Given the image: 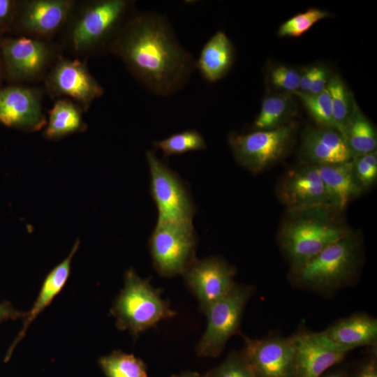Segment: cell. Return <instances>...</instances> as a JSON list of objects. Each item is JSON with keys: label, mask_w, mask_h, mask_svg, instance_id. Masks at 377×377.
Instances as JSON below:
<instances>
[{"label": "cell", "mask_w": 377, "mask_h": 377, "mask_svg": "<svg viewBox=\"0 0 377 377\" xmlns=\"http://www.w3.org/2000/svg\"><path fill=\"white\" fill-rule=\"evenodd\" d=\"M361 253L360 239L350 232L290 273V279L297 287L330 296L357 279Z\"/></svg>", "instance_id": "277c9868"}, {"label": "cell", "mask_w": 377, "mask_h": 377, "mask_svg": "<svg viewBox=\"0 0 377 377\" xmlns=\"http://www.w3.org/2000/svg\"><path fill=\"white\" fill-rule=\"evenodd\" d=\"M5 73L14 82L36 80L45 76L59 57L48 40L22 36L0 40Z\"/></svg>", "instance_id": "9c48e42d"}, {"label": "cell", "mask_w": 377, "mask_h": 377, "mask_svg": "<svg viewBox=\"0 0 377 377\" xmlns=\"http://www.w3.org/2000/svg\"><path fill=\"white\" fill-rule=\"evenodd\" d=\"M233 60L234 48L231 41L224 32L218 31L203 46L195 61V69L206 81L215 82L227 74Z\"/></svg>", "instance_id": "7402d4cb"}, {"label": "cell", "mask_w": 377, "mask_h": 377, "mask_svg": "<svg viewBox=\"0 0 377 377\" xmlns=\"http://www.w3.org/2000/svg\"><path fill=\"white\" fill-rule=\"evenodd\" d=\"M316 166L327 200L339 212L346 207L351 199L362 192L363 189L354 175L352 159L343 163Z\"/></svg>", "instance_id": "ffe728a7"}, {"label": "cell", "mask_w": 377, "mask_h": 377, "mask_svg": "<svg viewBox=\"0 0 377 377\" xmlns=\"http://www.w3.org/2000/svg\"><path fill=\"white\" fill-rule=\"evenodd\" d=\"M350 370L347 367H334L324 373L320 377H350Z\"/></svg>", "instance_id": "f35d334b"}, {"label": "cell", "mask_w": 377, "mask_h": 377, "mask_svg": "<svg viewBox=\"0 0 377 377\" xmlns=\"http://www.w3.org/2000/svg\"><path fill=\"white\" fill-rule=\"evenodd\" d=\"M279 235L280 246L290 264V273L300 269L334 242L351 232L330 206L289 211Z\"/></svg>", "instance_id": "3957f363"}, {"label": "cell", "mask_w": 377, "mask_h": 377, "mask_svg": "<svg viewBox=\"0 0 377 377\" xmlns=\"http://www.w3.org/2000/svg\"><path fill=\"white\" fill-rule=\"evenodd\" d=\"M79 245L80 240L77 239L68 256L46 276L32 308L28 312L24 313L22 328L8 349L6 361L8 360L14 348L24 337L29 325L51 303L65 286L71 274L72 258L77 252Z\"/></svg>", "instance_id": "44dd1931"}, {"label": "cell", "mask_w": 377, "mask_h": 377, "mask_svg": "<svg viewBox=\"0 0 377 377\" xmlns=\"http://www.w3.org/2000/svg\"><path fill=\"white\" fill-rule=\"evenodd\" d=\"M291 102L286 95L269 96L264 99L254 126L259 130H270L283 125L290 114Z\"/></svg>", "instance_id": "4316f807"}, {"label": "cell", "mask_w": 377, "mask_h": 377, "mask_svg": "<svg viewBox=\"0 0 377 377\" xmlns=\"http://www.w3.org/2000/svg\"><path fill=\"white\" fill-rule=\"evenodd\" d=\"M98 364L106 377H148L140 359L119 350L101 357Z\"/></svg>", "instance_id": "d4e9b609"}, {"label": "cell", "mask_w": 377, "mask_h": 377, "mask_svg": "<svg viewBox=\"0 0 377 377\" xmlns=\"http://www.w3.org/2000/svg\"><path fill=\"white\" fill-rule=\"evenodd\" d=\"M300 77L295 69L285 66L273 68L270 73V80L274 87L293 92L300 87Z\"/></svg>", "instance_id": "d6a6232c"}, {"label": "cell", "mask_w": 377, "mask_h": 377, "mask_svg": "<svg viewBox=\"0 0 377 377\" xmlns=\"http://www.w3.org/2000/svg\"><path fill=\"white\" fill-rule=\"evenodd\" d=\"M205 377H256L242 352H232Z\"/></svg>", "instance_id": "f546056e"}, {"label": "cell", "mask_w": 377, "mask_h": 377, "mask_svg": "<svg viewBox=\"0 0 377 377\" xmlns=\"http://www.w3.org/2000/svg\"><path fill=\"white\" fill-rule=\"evenodd\" d=\"M243 339L242 352L256 377H295L296 353L291 336L272 333L261 339Z\"/></svg>", "instance_id": "7c38bea8"}, {"label": "cell", "mask_w": 377, "mask_h": 377, "mask_svg": "<svg viewBox=\"0 0 377 377\" xmlns=\"http://www.w3.org/2000/svg\"><path fill=\"white\" fill-rule=\"evenodd\" d=\"M345 140L353 156L376 151L375 128L355 105L346 128Z\"/></svg>", "instance_id": "cb8c5ba5"}, {"label": "cell", "mask_w": 377, "mask_h": 377, "mask_svg": "<svg viewBox=\"0 0 377 377\" xmlns=\"http://www.w3.org/2000/svg\"><path fill=\"white\" fill-rule=\"evenodd\" d=\"M111 313L116 318L119 330H127L137 337L159 321L172 318L176 312L161 298L159 290L131 268L126 272L124 288L111 309Z\"/></svg>", "instance_id": "5b68a950"}, {"label": "cell", "mask_w": 377, "mask_h": 377, "mask_svg": "<svg viewBox=\"0 0 377 377\" xmlns=\"http://www.w3.org/2000/svg\"><path fill=\"white\" fill-rule=\"evenodd\" d=\"M253 290L251 286L235 283L224 296L204 311L207 324L196 346L199 356L218 357L230 338L239 332L245 306Z\"/></svg>", "instance_id": "8992f818"}, {"label": "cell", "mask_w": 377, "mask_h": 377, "mask_svg": "<svg viewBox=\"0 0 377 377\" xmlns=\"http://www.w3.org/2000/svg\"><path fill=\"white\" fill-rule=\"evenodd\" d=\"M171 377H205V376H204V375L202 376V375H200L199 374L195 373V372L187 371V372L182 373V374H178V375L172 376Z\"/></svg>", "instance_id": "ab89813d"}, {"label": "cell", "mask_w": 377, "mask_h": 377, "mask_svg": "<svg viewBox=\"0 0 377 377\" xmlns=\"http://www.w3.org/2000/svg\"><path fill=\"white\" fill-rule=\"evenodd\" d=\"M369 349L370 353L359 363L353 371H350V377H377L376 347Z\"/></svg>", "instance_id": "836d02e7"}, {"label": "cell", "mask_w": 377, "mask_h": 377, "mask_svg": "<svg viewBox=\"0 0 377 377\" xmlns=\"http://www.w3.org/2000/svg\"><path fill=\"white\" fill-rule=\"evenodd\" d=\"M293 93L300 98L310 114L320 125V127L338 131L333 117L330 96L326 88L316 94L299 91Z\"/></svg>", "instance_id": "f1b7e54d"}, {"label": "cell", "mask_w": 377, "mask_h": 377, "mask_svg": "<svg viewBox=\"0 0 377 377\" xmlns=\"http://www.w3.org/2000/svg\"><path fill=\"white\" fill-rule=\"evenodd\" d=\"M279 198L289 211L332 207L317 166L313 164L289 172L280 186Z\"/></svg>", "instance_id": "e0dca14e"}, {"label": "cell", "mask_w": 377, "mask_h": 377, "mask_svg": "<svg viewBox=\"0 0 377 377\" xmlns=\"http://www.w3.org/2000/svg\"><path fill=\"white\" fill-rule=\"evenodd\" d=\"M154 146L162 151L165 157L207 148L205 140L202 134L193 129L184 131L163 140L156 141Z\"/></svg>", "instance_id": "83f0119b"}, {"label": "cell", "mask_w": 377, "mask_h": 377, "mask_svg": "<svg viewBox=\"0 0 377 377\" xmlns=\"http://www.w3.org/2000/svg\"><path fill=\"white\" fill-rule=\"evenodd\" d=\"M17 10V1L0 0V32L13 26Z\"/></svg>", "instance_id": "e575fe53"}, {"label": "cell", "mask_w": 377, "mask_h": 377, "mask_svg": "<svg viewBox=\"0 0 377 377\" xmlns=\"http://www.w3.org/2000/svg\"><path fill=\"white\" fill-rule=\"evenodd\" d=\"M327 90L332 103L333 117L338 131L345 138L346 128L353 112L352 98L343 81L337 75L332 76L328 81Z\"/></svg>", "instance_id": "484cf974"}, {"label": "cell", "mask_w": 377, "mask_h": 377, "mask_svg": "<svg viewBox=\"0 0 377 377\" xmlns=\"http://www.w3.org/2000/svg\"><path fill=\"white\" fill-rule=\"evenodd\" d=\"M2 77H3V71H2V66H1V59H0V84L2 81Z\"/></svg>", "instance_id": "60d3db41"}, {"label": "cell", "mask_w": 377, "mask_h": 377, "mask_svg": "<svg viewBox=\"0 0 377 377\" xmlns=\"http://www.w3.org/2000/svg\"><path fill=\"white\" fill-rule=\"evenodd\" d=\"M40 89L20 85L0 88V123L34 132L47 124Z\"/></svg>", "instance_id": "9a60e30c"}, {"label": "cell", "mask_w": 377, "mask_h": 377, "mask_svg": "<svg viewBox=\"0 0 377 377\" xmlns=\"http://www.w3.org/2000/svg\"><path fill=\"white\" fill-rule=\"evenodd\" d=\"M328 15L325 11L311 8L298 14L281 24L279 29V36L297 37L307 31L316 22Z\"/></svg>", "instance_id": "4dcf8cb0"}, {"label": "cell", "mask_w": 377, "mask_h": 377, "mask_svg": "<svg viewBox=\"0 0 377 377\" xmlns=\"http://www.w3.org/2000/svg\"><path fill=\"white\" fill-rule=\"evenodd\" d=\"M150 172V191L156 205L157 222L193 223L195 208L182 180L155 152L146 153Z\"/></svg>", "instance_id": "ba28073f"}, {"label": "cell", "mask_w": 377, "mask_h": 377, "mask_svg": "<svg viewBox=\"0 0 377 377\" xmlns=\"http://www.w3.org/2000/svg\"><path fill=\"white\" fill-rule=\"evenodd\" d=\"M24 316V313L14 309L9 302H0V323L8 319L23 318Z\"/></svg>", "instance_id": "8d00e7d4"}, {"label": "cell", "mask_w": 377, "mask_h": 377, "mask_svg": "<svg viewBox=\"0 0 377 377\" xmlns=\"http://www.w3.org/2000/svg\"><path fill=\"white\" fill-rule=\"evenodd\" d=\"M153 93L171 95L188 82L195 60L175 36L166 17L153 12L133 13L109 50Z\"/></svg>", "instance_id": "6da1fadb"}, {"label": "cell", "mask_w": 377, "mask_h": 377, "mask_svg": "<svg viewBox=\"0 0 377 377\" xmlns=\"http://www.w3.org/2000/svg\"><path fill=\"white\" fill-rule=\"evenodd\" d=\"M355 179L364 189L369 187L377 177V156L376 151L355 155L352 157Z\"/></svg>", "instance_id": "1f68e13d"}, {"label": "cell", "mask_w": 377, "mask_h": 377, "mask_svg": "<svg viewBox=\"0 0 377 377\" xmlns=\"http://www.w3.org/2000/svg\"><path fill=\"white\" fill-rule=\"evenodd\" d=\"M328 81L327 71L323 66H318L313 81L307 93L311 94L320 93L326 88Z\"/></svg>", "instance_id": "d590c367"}, {"label": "cell", "mask_w": 377, "mask_h": 377, "mask_svg": "<svg viewBox=\"0 0 377 377\" xmlns=\"http://www.w3.org/2000/svg\"><path fill=\"white\" fill-rule=\"evenodd\" d=\"M290 336L296 353L295 377H320L351 351L334 343L323 331L301 327Z\"/></svg>", "instance_id": "4fadbf2b"}, {"label": "cell", "mask_w": 377, "mask_h": 377, "mask_svg": "<svg viewBox=\"0 0 377 377\" xmlns=\"http://www.w3.org/2000/svg\"><path fill=\"white\" fill-rule=\"evenodd\" d=\"M302 156L313 165L343 163L352 159L343 136L328 128H307L302 135Z\"/></svg>", "instance_id": "ac0fdd59"}, {"label": "cell", "mask_w": 377, "mask_h": 377, "mask_svg": "<svg viewBox=\"0 0 377 377\" xmlns=\"http://www.w3.org/2000/svg\"><path fill=\"white\" fill-rule=\"evenodd\" d=\"M318 66H313L305 71L300 77V87L302 92H308L317 71Z\"/></svg>", "instance_id": "74e56055"}, {"label": "cell", "mask_w": 377, "mask_h": 377, "mask_svg": "<svg viewBox=\"0 0 377 377\" xmlns=\"http://www.w3.org/2000/svg\"><path fill=\"white\" fill-rule=\"evenodd\" d=\"M323 332L334 343L351 351L377 345V319L364 313L340 318Z\"/></svg>", "instance_id": "d6986e66"}, {"label": "cell", "mask_w": 377, "mask_h": 377, "mask_svg": "<svg viewBox=\"0 0 377 377\" xmlns=\"http://www.w3.org/2000/svg\"><path fill=\"white\" fill-rule=\"evenodd\" d=\"M193 223L157 222L149 239L154 267L165 276L184 274L195 260Z\"/></svg>", "instance_id": "52a82bcc"}, {"label": "cell", "mask_w": 377, "mask_h": 377, "mask_svg": "<svg viewBox=\"0 0 377 377\" xmlns=\"http://www.w3.org/2000/svg\"><path fill=\"white\" fill-rule=\"evenodd\" d=\"M128 0L75 2L64 28L65 46L75 55L108 51L124 23L133 13Z\"/></svg>", "instance_id": "7a4b0ae2"}, {"label": "cell", "mask_w": 377, "mask_h": 377, "mask_svg": "<svg viewBox=\"0 0 377 377\" xmlns=\"http://www.w3.org/2000/svg\"><path fill=\"white\" fill-rule=\"evenodd\" d=\"M45 86L52 98H71L84 111L104 90L91 74L86 61L59 56L45 76Z\"/></svg>", "instance_id": "8fae6325"}, {"label": "cell", "mask_w": 377, "mask_h": 377, "mask_svg": "<svg viewBox=\"0 0 377 377\" xmlns=\"http://www.w3.org/2000/svg\"><path fill=\"white\" fill-rule=\"evenodd\" d=\"M83 111L78 104L69 98L57 100L49 111L44 137L57 140L73 133L84 131L87 126L82 117Z\"/></svg>", "instance_id": "603a6c76"}, {"label": "cell", "mask_w": 377, "mask_h": 377, "mask_svg": "<svg viewBox=\"0 0 377 377\" xmlns=\"http://www.w3.org/2000/svg\"><path fill=\"white\" fill-rule=\"evenodd\" d=\"M75 2L73 0L17 1L13 25L24 36L49 40L64 29Z\"/></svg>", "instance_id": "5bb4252c"}, {"label": "cell", "mask_w": 377, "mask_h": 377, "mask_svg": "<svg viewBox=\"0 0 377 377\" xmlns=\"http://www.w3.org/2000/svg\"><path fill=\"white\" fill-rule=\"evenodd\" d=\"M294 132L291 124L246 134L232 133L229 143L238 163L253 172L267 168L286 151Z\"/></svg>", "instance_id": "30bf717a"}, {"label": "cell", "mask_w": 377, "mask_h": 377, "mask_svg": "<svg viewBox=\"0 0 377 377\" xmlns=\"http://www.w3.org/2000/svg\"><path fill=\"white\" fill-rule=\"evenodd\" d=\"M184 274L186 284L203 311L224 296L235 284V268L216 257L195 260Z\"/></svg>", "instance_id": "2e32d148"}]
</instances>
